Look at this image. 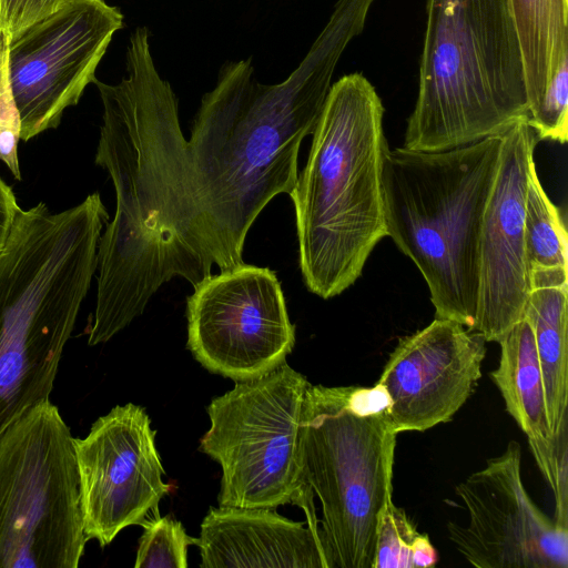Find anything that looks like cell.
Instances as JSON below:
<instances>
[{
    "label": "cell",
    "instance_id": "obj_1",
    "mask_svg": "<svg viewBox=\"0 0 568 568\" xmlns=\"http://www.w3.org/2000/svg\"><path fill=\"white\" fill-rule=\"evenodd\" d=\"M93 83L103 106L95 163L108 171L116 205L98 244L90 346L140 316L164 283L179 276L195 287L214 264L193 200L178 98L155 67L149 30L132 32L120 82Z\"/></svg>",
    "mask_w": 568,
    "mask_h": 568
},
{
    "label": "cell",
    "instance_id": "obj_2",
    "mask_svg": "<svg viewBox=\"0 0 568 568\" xmlns=\"http://www.w3.org/2000/svg\"><path fill=\"white\" fill-rule=\"evenodd\" d=\"M374 0H338L298 67L261 84L250 60L229 62L205 93L187 141L189 175L211 254L221 271L242 265L264 207L295 186L298 151L313 133L335 67L363 30Z\"/></svg>",
    "mask_w": 568,
    "mask_h": 568
},
{
    "label": "cell",
    "instance_id": "obj_3",
    "mask_svg": "<svg viewBox=\"0 0 568 568\" xmlns=\"http://www.w3.org/2000/svg\"><path fill=\"white\" fill-rule=\"evenodd\" d=\"M104 215L81 202L19 210L0 251V438L50 399L64 347L98 268Z\"/></svg>",
    "mask_w": 568,
    "mask_h": 568
},
{
    "label": "cell",
    "instance_id": "obj_4",
    "mask_svg": "<svg viewBox=\"0 0 568 568\" xmlns=\"http://www.w3.org/2000/svg\"><path fill=\"white\" fill-rule=\"evenodd\" d=\"M383 116L382 100L362 73L333 83L306 164L288 194L304 284L324 300L356 282L386 236Z\"/></svg>",
    "mask_w": 568,
    "mask_h": 568
},
{
    "label": "cell",
    "instance_id": "obj_5",
    "mask_svg": "<svg viewBox=\"0 0 568 568\" xmlns=\"http://www.w3.org/2000/svg\"><path fill=\"white\" fill-rule=\"evenodd\" d=\"M501 135L440 152L387 150L383 161L386 236L422 273L436 318L473 331L483 216Z\"/></svg>",
    "mask_w": 568,
    "mask_h": 568
},
{
    "label": "cell",
    "instance_id": "obj_6",
    "mask_svg": "<svg viewBox=\"0 0 568 568\" xmlns=\"http://www.w3.org/2000/svg\"><path fill=\"white\" fill-rule=\"evenodd\" d=\"M528 118L507 0H427L415 108L404 148L440 152L503 135Z\"/></svg>",
    "mask_w": 568,
    "mask_h": 568
},
{
    "label": "cell",
    "instance_id": "obj_7",
    "mask_svg": "<svg viewBox=\"0 0 568 568\" xmlns=\"http://www.w3.org/2000/svg\"><path fill=\"white\" fill-rule=\"evenodd\" d=\"M306 485L322 507L334 568H372L379 511L393 494L398 433L384 387L310 385L300 426Z\"/></svg>",
    "mask_w": 568,
    "mask_h": 568
},
{
    "label": "cell",
    "instance_id": "obj_8",
    "mask_svg": "<svg viewBox=\"0 0 568 568\" xmlns=\"http://www.w3.org/2000/svg\"><path fill=\"white\" fill-rule=\"evenodd\" d=\"M87 542L74 437L47 399L0 438V568H77Z\"/></svg>",
    "mask_w": 568,
    "mask_h": 568
},
{
    "label": "cell",
    "instance_id": "obj_9",
    "mask_svg": "<svg viewBox=\"0 0 568 568\" xmlns=\"http://www.w3.org/2000/svg\"><path fill=\"white\" fill-rule=\"evenodd\" d=\"M310 382L286 362L236 382L206 407L211 426L202 453L222 468V507H301L307 525L321 531L314 493L303 478L300 426Z\"/></svg>",
    "mask_w": 568,
    "mask_h": 568
},
{
    "label": "cell",
    "instance_id": "obj_10",
    "mask_svg": "<svg viewBox=\"0 0 568 568\" xmlns=\"http://www.w3.org/2000/svg\"><path fill=\"white\" fill-rule=\"evenodd\" d=\"M193 288L186 298V346L203 367L242 382L285 362L295 325L274 271L243 263Z\"/></svg>",
    "mask_w": 568,
    "mask_h": 568
},
{
    "label": "cell",
    "instance_id": "obj_11",
    "mask_svg": "<svg viewBox=\"0 0 568 568\" xmlns=\"http://www.w3.org/2000/svg\"><path fill=\"white\" fill-rule=\"evenodd\" d=\"M121 11L104 0H75L7 40L9 88L20 119V140L55 129L78 104L114 33Z\"/></svg>",
    "mask_w": 568,
    "mask_h": 568
},
{
    "label": "cell",
    "instance_id": "obj_12",
    "mask_svg": "<svg viewBox=\"0 0 568 568\" xmlns=\"http://www.w3.org/2000/svg\"><path fill=\"white\" fill-rule=\"evenodd\" d=\"M156 432L143 407L128 403L100 416L74 437L84 532L101 547L130 526H142L171 485L155 447Z\"/></svg>",
    "mask_w": 568,
    "mask_h": 568
},
{
    "label": "cell",
    "instance_id": "obj_13",
    "mask_svg": "<svg viewBox=\"0 0 568 568\" xmlns=\"http://www.w3.org/2000/svg\"><path fill=\"white\" fill-rule=\"evenodd\" d=\"M466 525L447 524L450 541L477 568H568V529L531 499L521 479V448L510 440L456 486Z\"/></svg>",
    "mask_w": 568,
    "mask_h": 568
},
{
    "label": "cell",
    "instance_id": "obj_14",
    "mask_svg": "<svg viewBox=\"0 0 568 568\" xmlns=\"http://www.w3.org/2000/svg\"><path fill=\"white\" fill-rule=\"evenodd\" d=\"M527 120L501 135L499 165L481 222L473 331L486 342H498L524 317L531 292L524 224L528 174L539 140Z\"/></svg>",
    "mask_w": 568,
    "mask_h": 568
},
{
    "label": "cell",
    "instance_id": "obj_15",
    "mask_svg": "<svg viewBox=\"0 0 568 568\" xmlns=\"http://www.w3.org/2000/svg\"><path fill=\"white\" fill-rule=\"evenodd\" d=\"M486 351L479 333L446 318L399 339L377 381L395 430L425 432L452 420L477 387Z\"/></svg>",
    "mask_w": 568,
    "mask_h": 568
},
{
    "label": "cell",
    "instance_id": "obj_16",
    "mask_svg": "<svg viewBox=\"0 0 568 568\" xmlns=\"http://www.w3.org/2000/svg\"><path fill=\"white\" fill-rule=\"evenodd\" d=\"M196 546L201 568H334L322 531L274 508L211 507Z\"/></svg>",
    "mask_w": 568,
    "mask_h": 568
},
{
    "label": "cell",
    "instance_id": "obj_17",
    "mask_svg": "<svg viewBox=\"0 0 568 568\" xmlns=\"http://www.w3.org/2000/svg\"><path fill=\"white\" fill-rule=\"evenodd\" d=\"M497 343L499 363L489 375L506 410L527 437L549 436L541 368L529 322L523 317Z\"/></svg>",
    "mask_w": 568,
    "mask_h": 568
},
{
    "label": "cell",
    "instance_id": "obj_18",
    "mask_svg": "<svg viewBox=\"0 0 568 568\" xmlns=\"http://www.w3.org/2000/svg\"><path fill=\"white\" fill-rule=\"evenodd\" d=\"M521 50L528 114L568 55V0H507Z\"/></svg>",
    "mask_w": 568,
    "mask_h": 568
},
{
    "label": "cell",
    "instance_id": "obj_19",
    "mask_svg": "<svg viewBox=\"0 0 568 568\" xmlns=\"http://www.w3.org/2000/svg\"><path fill=\"white\" fill-rule=\"evenodd\" d=\"M568 286L532 290L524 317L535 337L550 435L568 415Z\"/></svg>",
    "mask_w": 568,
    "mask_h": 568
},
{
    "label": "cell",
    "instance_id": "obj_20",
    "mask_svg": "<svg viewBox=\"0 0 568 568\" xmlns=\"http://www.w3.org/2000/svg\"><path fill=\"white\" fill-rule=\"evenodd\" d=\"M525 252L530 288L568 286L567 231L559 209L548 197L535 161L528 174Z\"/></svg>",
    "mask_w": 568,
    "mask_h": 568
},
{
    "label": "cell",
    "instance_id": "obj_21",
    "mask_svg": "<svg viewBox=\"0 0 568 568\" xmlns=\"http://www.w3.org/2000/svg\"><path fill=\"white\" fill-rule=\"evenodd\" d=\"M437 561L428 535L419 532L405 509L389 498L378 515L372 568H429Z\"/></svg>",
    "mask_w": 568,
    "mask_h": 568
},
{
    "label": "cell",
    "instance_id": "obj_22",
    "mask_svg": "<svg viewBox=\"0 0 568 568\" xmlns=\"http://www.w3.org/2000/svg\"><path fill=\"white\" fill-rule=\"evenodd\" d=\"M139 539L135 568H186L187 548L197 538L186 534L181 521L171 516H153L143 525Z\"/></svg>",
    "mask_w": 568,
    "mask_h": 568
},
{
    "label": "cell",
    "instance_id": "obj_23",
    "mask_svg": "<svg viewBox=\"0 0 568 568\" xmlns=\"http://www.w3.org/2000/svg\"><path fill=\"white\" fill-rule=\"evenodd\" d=\"M528 446L555 499L554 520L568 529V415L547 437H527Z\"/></svg>",
    "mask_w": 568,
    "mask_h": 568
},
{
    "label": "cell",
    "instance_id": "obj_24",
    "mask_svg": "<svg viewBox=\"0 0 568 568\" xmlns=\"http://www.w3.org/2000/svg\"><path fill=\"white\" fill-rule=\"evenodd\" d=\"M568 55L559 63L528 124L538 140L565 143L568 139Z\"/></svg>",
    "mask_w": 568,
    "mask_h": 568
},
{
    "label": "cell",
    "instance_id": "obj_25",
    "mask_svg": "<svg viewBox=\"0 0 568 568\" xmlns=\"http://www.w3.org/2000/svg\"><path fill=\"white\" fill-rule=\"evenodd\" d=\"M6 47V38H0V161L21 180L18 159L20 119L8 83Z\"/></svg>",
    "mask_w": 568,
    "mask_h": 568
},
{
    "label": "cell",
    "instance_id": "obj_26",
    "mask_svg": "<svg viewBox=\"0 0 568 568\" xmlns=\"http://www.w3.org/2000/svg\"><path fill=\"white\" fill-rule=\"evenodd\" d=\"M75 0H0V38L12 40Z\"/></svg>",
    "mask_w": 568,
    "mask_h": 568
},
{
    "label": "cell",
    "instance_id": "obj_27",
    "mask_svg": "<svg viewBox=\"0 0 568 568\" xmlns=\"http://www.w3.org/2000/svg\"><path fill=\"white\" fill-rule=\"evenodd\" d=\"M19 210L11 187L0 179V251L7 243Z\"/></svg>",
    "mask_w": 568,
    "mask_h": 568
}]
</instances>
